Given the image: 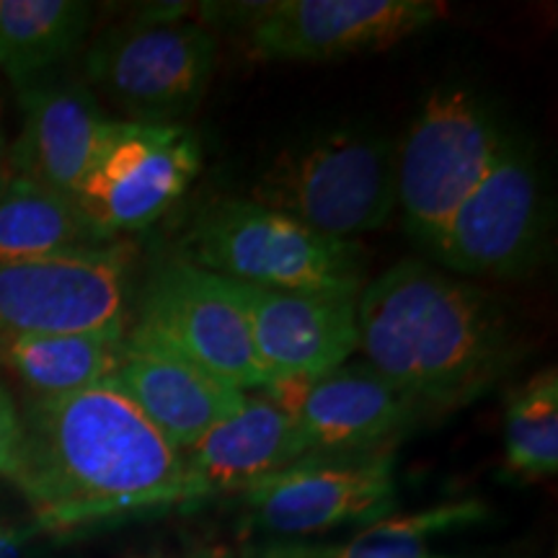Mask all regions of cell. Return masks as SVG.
Instances as JSON below:
<instances>
[{"label":"cell","instance_id":"cell-1","mask_svg":"<svg viewBox=\"0 0 558 558\" xmlns=\"http://www.w3.org/2000/svg\"><path fill=\"white\" fill-rule=\"evenodd\" d=\"M19 409L11 481L45 535L184 507V456L111 380Z\"/></svg>","mask_w":558,"mask_h":558},{"label":"cell","instance_id":"cell-2","mask_svg":"<svg viewBox=\"0 0 558 558\" xmlns=\"http://www.w3.org/2000/svg\"><path fill=\"white\" fill-rule=\"evenodd\" d=\"M357 352L424 411L448 416L520 365L522 344L494 295L437 264L403 259L357 298Z\"/></svg>","mask_w":558,"mask_h":558},{"label":"cell","instance_id":"cell-3","mask_svg":"<svg viewBox=\"0 0 558 558\" xmlns=\"http://www.w3.org/2000/svg\"><path fill=\"white\" fill-rule=\"evenodd\" d=\"M179 254L218 277L275 292L357 300L367 284L360 243L320 235L248 197L202 205Z\"/></svg>","mask_w":558,"mask_h":558},{"label":"cell","instance_id":"cell-4","mask_svg":"<svg viewBox=\"0 0 558 558\" xmlns=\"http://www.w3.org/2000/svg\"><path fill=\"white\" fill-rule=\"evenodd\" d=\"M248 199L337 241H354L396 213V143L347 124L290 145L271 160Z\"/></svg>","mask_w":558,"mask_h":558},{"label":"cell","instance_id":"cell-5","mask_svg":"<svg viewBox=\"0 0 558 558\" xmlns=\"http://www.w3.org/2000/svg\"><path fill=\"white\" fill-rule=\"evenodd\" d=\"M507 128L476 88L442 83L396 143V209L407 233L432 246L460 202L494 163Z\"/></svg>","mask_w":558,"mask_h":558},{"label":"cell","instance_id":"cell-6","mask_svg":"<svg viewBox=\"0 0 558 558\" xmlns=\"http://www.w3.org/2000/svg\"><path fill=\"white\" fill-rule=\"evenodd\" d=\"M218 62L213 29L190 19L143 16L111 26L88 47L86 86L124 120L181 124L205 101Z\"/></svg>","mask_w":558,"mask_h":558},{"label":"cell","instance_id":"cell-7","mask_svg":"<svg viewBox=\"0 0 558 558\" xmlns=\"http://www.w3.org/2000/svg\"><path fill=\"white\" fill-rule=\"evenodd\" d=\"M550 197L533 145L507 135L484 179L427 248L456 277L530 275L548 254Z\"/></svg>","mask_w":558,"mask_h":558},{"label":"cell","instance_id":"cell-8","mask_svg":"<svg viewBox=\"0 0 558 558\" xmlns=\"http://www.w3.org/2000/svg\"><path fill=\"white\" fill-rule=\"evenodd\" d=\"M243 522L271 538L369 527L396 514V450L305 456L239 492Z\"/></svg>","mask_w":558,"mask_h":558},{"label":"cell","instance_id":"cell-9","mask_svg":"<svg viewBox=\"0 0 558 558\" xmlns=\"http://www.w3.org/2000/svg\"><path fill=\"white\" fill-rule=\"evenodd\" d=\"M199 169V140L186 124L111 120L73 202L104 241H120L163 218Z\"/></svg>","mask_w":558,"mask_h":558},{"label":"cell","instance_id":"cell-10","mask_svg":"<svg viewBox=\"0 0 558 558\" xmlns=\"http://www.w3.org/2000/svg\"><path fill=\"white\" fill-rule=\"evenodd\" d=\"M132 267L130 241L0 264V341L124 324Z\"/></svg>","mask_w":558,"mask_h":558},{"label":"cell","instance_id":"cell-11","mask_svg":"<svg viewBox=\"0 0 558 558\" xmlns=\"http://www.w3.org/2000/svg\"><path fill=\"white\" fill-rule=\"evenodd\" d=\"M135 326L243 393L267 388L233 284L181 254L150 267Z\"/></svg>","mask_w":558,"mask_h":558},{"label":"cell","instance_id":"cell-12","mask_svg":"<svg viewBox=\"0 0 558 558\" xmlns=\"http://www.w3.org/2000/svg\"><path fill=\"white\" fill-rule=\"evenodd\" d=\"M448 13L435 0H275L254 5L248 50L269 62H326L401 45Z\"/></svg>","mask_w":558,"mask_h":558},{"label":"cell","instance_id":"cell-13","mask_svg":"<svg viewBox=\"0 0 558 558\" xmlns=\"http://www.w3.org/2000/svg\"><path fill=\"white\" fill-rule=\"evenodd\" d=\"M295 418L305 456L396 450L409 432L429 422L365 362H347L324 378L264 388Z\"/></svg>","mask_w":558,"mask_h":558},{"label":"cell","instance_id":"cell-14","mask_svg":"<svg viewBox=\"0 0 558 558\" xmlns=\"http://www.w3.org/2000/svg\"><path fill=\"white\" fill-rule=\"evenodd\" d=\"M228 282L246 313L267 388L324 378L357 352V300Z\"/></svg>","mask_w":558,"mask_h":558},{"label":"cell","instance_id":"cell-15","mask_svg":"<svg viewBox=\"0 0 558 558\" xmlns=\"http://www.w3.org/2000/svg\"><path fill=\"white\" fill-rule=\"evenodd\" d=\"M16 99L21 130L9 148L11 173L73 199L111 117L86 81L65 75L24 83Z\"/></svg>","mask_w":558,"mask_h":558},{"label":"cell","instance_id":"cell-16","mask_svg":"<svg viewBox=\"0 0 558 558\" xmlns=\"http://www.w3.org/2000/svg\"><path fill=\"white\" fill-rule=\"evenodd\" d=\"M109 380L181 452L246 401L243 390L213 378L135 324L128 326L122 362Z\"/></svg>","mask_w":558,"mask_h":558},{"label":"cell","instance_id":"cell-17","mask_svg":"<svg viewBox=\"0 0 558 558\" xmlns=\"http://www.w3.org/2000/svg\"><path fill=\"white\" fill-rule=\"evenodd\" d=\"M184 456V507L218 494H239L264 476L305 458L300 429L288 411L264 393L209 427Z\"/></svg>","mask_w":558,"mask_h":558},{"label":"cell","instance_id":"cell-18","mask_svg":"<svg viewBox=\"0 0 558 558\" xmlns=\"http://www.w3.org/2000/svg\"><path fill=\"white\" fill-rule=\"evenodd\" d=\"M124 337L128 320L90 331L5 339L0 341V367L24 383L32 396L73 393L114 375L122 362Z\"/></svg>","mask_w":558,"mask_h":558},{"label":"cell","instance_id":"cell-19","mask_svg":"<svg viewBox=\"0 0 558 558\" xmlns=\"http://www.w3.org/2000/svg\"><path fill=\"white\" fill-rule=\"evenodd\" d=\"M83 0H0V70L13 88L50 75L88 37Z\"/></svg>","mask_w":558,"mask_h":558},{"label":"cell","instance_id":"cell-20","mask_svg":"<svg viewBox=\"0 0 558 558\" xmlns=\"http://www.w3.org/2000/svg\"><path fill=\"white\" fill-rule=\"evenodd\" d=\"M75 202L34 181L0 177V264L104 246Z\"/></svg>","mask_w":558,"mask_h":558},{"label":"cell","instance_id":"cell-21","mask_svg":"<svg viewBox=\"0 0 558 558\" xmlns=\"http://www.w3.org/2000/svg\"><path fill=\"white\" fill-rule=\"evenodd\" d=\"M488 518L484 501L463 499L435 509L411 514H390L362 527L357 535L331 548L275 546L262 558H460L435 554L429 538L469 525H478Z\"/></svg>","mask_w":558,"mask_h":558},{"label":"cell","instance_id":"cell-22","mask_svg":"<svg viewBox=\"0 0 558 558\" xmlns=\"http://www.w3.org/2000/svg\"><path fill=\"white\" fill-rule=\"evenodd\" d=\"M505 469L520 481H546L558 471V369L543 367L507 396Z\"/></svg>","mask_w":558,"mask_h":558},{"label":"cell","instance_id":"cell-23","mask_svg":"<svg viewBox=\"0 0 558 558\" xmlns=\"http://www.w3.org/2000/svg\"><path fill=\"white\" fill-rule=\"evenodd\" d=\"M21 450V409L11 388L0 380V478H13Z\"/></svg>","mask_w":558,"mask_h":558},{"label":"cell","instance_id":"cell-24","mask_svg":"<svg viewBox=\"0 0 558 558\" xmlns=\"http://www.w3.org/2000/svg\"><path fill=\"white\" fill-rule=\"evenodd\" d=\"M45 535L37 522L0 518V558H39V538Z\"/></svg>","mask_w":558,"mask_h":558},{"label":"cell","instance_id":"cell-25","mask_svg":"<svg viewBox=\"0 0 558 558\" xmlns=\"http://www.w3.org/2000/svg\"><path fill=\"white\" fill-rule=\"evenodd\" d=\"M3 148H5V143H3V135H0V153H3Z\"/></svg>","mask_w":558,"mask_h":558}]
</instances>
